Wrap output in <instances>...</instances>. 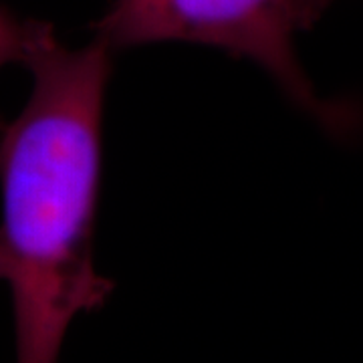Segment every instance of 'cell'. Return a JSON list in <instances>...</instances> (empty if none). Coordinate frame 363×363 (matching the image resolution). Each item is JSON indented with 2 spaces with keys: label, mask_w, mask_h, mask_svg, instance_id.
Returning <instances> with one entry per match:
<instances>
[{
  "label": "cell",
  "mask_w": 363,
  "mask_h": 363,
  "mask_svg": "<svg viewBox=\"0 0 363 363\" xmlns=\"http://www.w3.org/2000/svg\"><path fill=\"white\" fill-rule=\"evenodd\" d=\"M23 63L33 89L0 130V250L16 363H57L71 323L113 291L93 260L111 51L65 47L39 23Z\"/></svg>",
  "instance_id": "6da1fadb"
},
{
  "label": "cell",
  "mask_w": 363,
  "mask_h": 363,
  "mask_svg": "<svg viewBox=\"0 0 363 363\" xmlns=\"http://www.w3.org/2000/svg\"><path fill=\"white\" fill-rule=\"evenodd\" d=\"M37 25L33 21H18L0 6V69L25 61Z\"/></svg>",
  "instance_id": "3957f363"
},
{
  "label": "cell",
  "mask_w": 363,
  "mask_h": 363,
  "mask_svg": "<svg viewBox=\"0 0 363 363\" xmlns=\"http://www.w3.org/2000/svg\"><path fill=\"white\" fill-rule=\"evenodd\" d=\"M325 11L319 0H113L95 23V40L111 52L154 43H194L262 67L281 89L327 128L350 117L315 93L295 39Z\"/></svg>",
  "instance_id": "7a4b0ae2"
},
{
  "label": "cell",
  "mask_w": 363,
  "mask_h": 363,
  "mask_svg": "<svg viewBox=\"0 0 363 363\" xmlns=\"http://www.w3.org/2000/svg\"><path fill=\"white\" fill-rule=\"evenodd\" d=\"M333 2H335V0H319V4H321V9H323V11H327Z\"/></svg>",
  "instance_id": "5b68a950"
},
{
  "label": "cell",
  "mask_w": 363,
  "mask_h": 363,
  "mask_svg": "<svg viewBox=\"0 0 363 363\" xmlns=\"http://www.w3.org/2000/svg\"><path fill=\"white\" fill-rule=\"evenodd\" d=\"M4 272H6V267H4V255L0 250V281H4Z\"/></svg>",
  "instance_id": "277c9868"
}]
</instances>
